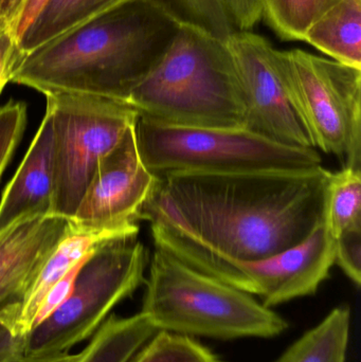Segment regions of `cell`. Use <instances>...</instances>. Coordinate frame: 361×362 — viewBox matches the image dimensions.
<instances>
[{"instance_id": "obj_1", "label": "cell", "mask_w": 361, "mask_h": 362, "mask_svg": "<svg viewBox=\"0 0 361 362\" xmlns=\"http://www.w3.org/2000/svg\"><path fill=\"white\" fill-rule=\"evenodd\" d=\"M332 172L211 173L157 176L142 209L155 248L233 259L271 257L304 242L324 221Z\"/></svg>"}, {"instance_id": "obj_2", "label": "cell", "mask_w": 361, "mask_h": 362, "mask_svg": "<svg viewBox=\"0 0 361 362\" xmlns=\"http://www.w3.org/2000/svg\"><path fill=\"white\" fill-rule=\"evenodd\" d=\"M179 25L153 0H125L28 53L12 82L45 95L127 103L158 65Z\"/></svg>"}, {"instance_id": "obj_3", "label": "cell", "mask_w": 361, "mask_h": 362, "mask_svg": "<svg viewBox=\"0 0 361 362\" xmlns=\"http://www.w3.org/2000/svg\"><path fill=\"white\" fill-rule=\"evenodd\" d=\"M127 103L140 117L165 124L244 129L243 95L226 42L194 25L180 23Z\"/></svg>"}, {"instance_id": "obj_4", "label": "cell", "mask_w": 361, "mask_h": 362, "mask_svg": "<svg viewBox=\"0 0 361 362\" xmlns=\"http://www.w3.org/2000/svg\"><path fill=\"white\" fill-rule=\"evenodd\" d=\"M144 283L141 312L158 332L231 340L273 338L288 329L285 319L249 293L158 249Z\"/></svg>"}, {"instance_id": "obj_5", "label": "cell", "mask_w": 361, "mask_h": 362, "mask_svg": "<svg viewBox=\"0 0 361 362\" xmlns=\"http://www.w3.org/2000/svg\"><path fill=\"white\" fill-rule=\"evenodd\" d=\"M135 135L140 158L155 176L307 171L322 163L316 148L285 146L245 129L182 127L138 116Z\"/></svg>"}, {"instance_id": "obj_6", "label": "cell", "mask_w": 361, "mask_h": 362, "mask_svg": "<svg viewBox=\"0 0 361 362\" xmlns=\"http://www.w3.org/2000/svg\"><path fill=\"white\" fill-rule=\"evenodd\" d=\"M273 59L313 148L361 171V69L300 49Z\"/></svg>"}, {"instance_id": "obj_7", "label": "cell", "mask_w": 361, "mask_h": 362, "mask_svg": "<svg viewBox=\"0 0 361 362\" xmlns=\"http://www.w3.org/2000/svg\"><path fill=\"white\" fill-rule=\"evenodd\" d=\"M148 264V249L136 238L91 253L65 302L25 335L23 358L64 354L93 337L112 310L144 283Z\"/></svg>"}, {"instance_id": "obj_8", "label": "cell", "mask_w": 361, "mask_h": 362, "mask_svg": "<svg viewBox=\"0 0 361 362\" xmlns=\"http://www.w3.org/2000/svg\"><path fill=\"white\" fill-rule=\"evenodd\" d=\"M54 129L55 187L51 215L71 221L99 161L136 124L129 104L89 95H45Z\"/></svg>"}, {"instance_id": "obj_9", "label": "cell", "mask_w": 361, "mask_h": 362, "mask_svg": "<svg viewBox=\"0 0 361 362\" xmlns=\"http://www.w3.org/2000/svg\"><path fill=\"white\" fill-rule=\"evenodd\" d=\"M173 257L244 293L259 296L271 308L316 293L335 265V238L322 221L304 242L264 259L244 261L201 252Z\"/></svg>"}, {"instance_id": "obj_10", "label": "cell", "mask_w": 361, "mask_h": 362, "mask_svg": "<svg viewBox=\"0 0 361 362\" xmlns=\"http://www.w3.org/2000/svg\"><path fill=\"white\" fill-rule=\"evenodd\" d=\"M225 42L241 85L244 129L285 146L314 148L276 68L273 45L250 31L232 32Z\"/></svg>"}, {"instance_id": "obj_11", "label": "cell", "mask_w": 361, "mask_h": 362, "mask_svg": "<svg viewBox=\"0 0 361 362\" xmlns=\"http://www.w3.org/2000/svg\"><path fill=\"white\" fill-rule=\"evenodd\" d=\"M156 181L140 158L133 125L99 161L70 221L81 227L139 230L142 209Z\"/></svg>"}, {"instance_id": "obj_12", "label": "cell", "mask_w": 361, "mask_h": 362, "mask_svg": "<svg viewBox=\"0 0 361 362\" xmlns=\"http://www.w3.org/2000/svg\"><path fill=\"white\" fill-rule=\"evenodd\" d=\"M139 230L81 227L69 221L67 231L40 267L19 300L0 305V319L14 335L25 337L34 327L36 312L49 289L91 253L105 245L134 240Z\"/></svg>"}, {"instance_id": "obj_13", "label": "cell", "mask_w": 361, "mask_h": 362, "mask_svg": "<svg viewBox=\"0 0 361 362\" xmlns=\"http://www.w3.org/2000/svg\"><path fill=\"white\" fill-rule=\"evenodd\" d=\"M54 187V129L46 106L40 129L0 199V232L21 219L51 215Z\"/></svg>"}, {"instance_id": "obj_14", "label": "cell", "mask_w": 361, "mask_h": 362, "mask_svg": "<svg viewBox=\"0 0 361 362\" xmlns=\"http://www.w3.org/2000/svg\"><path fill=\"white\" fill-rule=\"evenodd\" d=\"M69 221L63 217L21 219L0 232V305L25 295Z\"/></svg>"}, {"instance_id": "obj_15", "label": "cell", "mask_w": 361, "mask_h": 362, "mask_svg": "<svg viewBox=\"0 0 361 362\" xmlns=\"http://www.w3.org/2000/svg\"><path fill=\"white\" fill-rule=\"evenodd\" d=\"M303 42L334 61L361 69V0H341L307 29Z\"/></svg>"}, {"instance_id": "obj_16", "label": "cell", "mask_w": 361, "mask_h": 362, "mask_svg": "<svg viewBox=\"0 0 361 362\" xmlns=\"http://www.w3.org/2000/svg\"><path fill=\"white\" fill-rule=\"evenodd\" d=\"M157 332L142 312L126 318L110 316L81 352L78 362H131Z\"/></svg>"}, {"instance_id": "obj_17", "label": "cell", "mask_w": 361, "mask_h": 362, "mask_svg": "<svg viewBox=\"0 0 361 362\" xmlns=\"http://www.w3.org/2000/svg\"><path fill=\"white\" fill-rule=\"evenodd\" d=\"M123 1L125 0H49L19 38V48L25 57Z\"/></svg>"}, {"instance_id": "obj_18", "label": "cell", "mask_w": 361, "mask_h": 362, "mask_svg": "<svg viewBox=\"0 0 361 362\" xmlns=\"http://www.w3.org/2000/svg\"><path fill=\"white\" fill-rule=\"evenodd\" d=\"M350 327L351 310L337 306L275 362H345Z\"/></svg>"}, {"instance_id": "obj_19", "label": "cell", "mask_w": 361, "mask_h": 362, "mask_svg": "<svg viewBox=\"0 0 361 362\" xmlns=\"http://www.w3.org/2000/svg\"><path fill=\"white\" fill-rule=\"evenodd\" d=\"M324 225L334 238L361 228V171L343 168L333 173L326 189Z\"/></svg>"}, {"instance_id": "obj_20", "label": "cell", "mask_w": 361, "mask_h": 362, "mask_svg": "<svg viewBox=\"0 0 361 362\" xmlns=\"http://www.w3.org/2000/svg\"><path fill=\"white\" fill-rule=\"evenodd\" d=\"M318 15V0H263V17L284 40H303Z\"/></svg>"}, {"instance_id": "obj_21", "label": "cell", "mask_w": 361, "mask_h": 362, "mask_svg": "<svg viewBox=\"0 0 361 362\" xmlns=\"http://www.w3.org/2000/svg\"><path fill=\"white\" fill-rule=\"evenodd\" d=\"M133 362H220L209 349L189 336L159 331L144 344Z\"/></svg>"}, {"instance_id": "obj_22", "label": "cell", "mask_w": 361, "mask_h": 362, "mask_svg": "<svg viewBox=\"0 0 361 362\" xmlns=\"http://www.w3.org/2000/svg\"><path fill=\"white\" fill-rule=\"evenodd\" d=\"M179 23L194 25L220 40L235 30L220 0H153Z\"/></svg>"}, {"instance_id": "obj_23", "label": "cell", "mask_w": 361, "mask_h": 362, "mask_svg": "<svg viewBox=\"0 0 361 362\" xmlns=\"http://www.w3.org/2000/svg\"><path fill=\"white\" fill-rule=\"evenodd\" d=\"M27 125V105L10 101L0 107V178L8 167Z\"/></svg>"}, {"instance_id": "obj_24", "label": "cell", "mask_w": 361, "mask_h": 362, "mask_svg": "<svg viewBox=\"0 0 361 362\" xmlns=\"http://www.w3.org/2000/svg\"><path fill=\"white\" fill-rule=\"evenodd\" d=\"M335 264L356 286H360L361 228L343 232L335 238Z\"/></svg>"}, {"instance_id": "obj_25", "label": "cell", "mask_w": 361, "mask_h": 362, "mask_svg": "<svg viewBox=\"0 0 361 362\" xmlns=\"http://www.w3.org/2000/svg\"><path fill=\"white\" fill-rule=\"evenodd\" d=\"M235 31H250L263 18V0H220Z\"/></svg>"}, {"instance_id": "obj_26", "label": "cell", "mask_w": 361, "mask_h": 362, "mask_svg": "<svg viewBox=\"0 0 361 362\" xmlns=\"http://www.w3.org/2000/svg\"><path fill=\"white\" fill-rule=\"evenodd\" d=\"M25 55L19 48L18 40L12 29L0 30V95L8 83Z\"/></svg>"}, {"instance_id": "obj_27", "label": "cell", "mask_w": 361, "mask_h": 362, "mask_svg": "<svg viewBox=\"0 0 361 362\" xmlns=\"http://www.w3.org/2000/svg\"><path fill=\"white\" fill-rule=\"evenodd\" d=\"M82 264L83 263L78 264L73 269L70 270L64 278H61L59 282L55 283V284L49 289L48 293H46L44 299H42V303L38 306L33 327L40 325L42 321L46 320L49 316H51V315L65 302L68 296L71 293L76 274H78V269H80Z\"/></svg>"}, {"instance_id": "obj_28", "label": "cell", "mask_w": 361, "mask_h": 362, "mask_svg": "<svg viewBox=\"0 0 361 362\" xmlns=\"http://www.w3.org/2000/svg\"><path fill=\"white\" fill-rule=\"evenodd\" d=\"M23 353L25 337L14 335L0 319V362H18Z\"/></svg>"}, {"instance_id": "obj_29", "label": "cell", "mask_w": 361, "mask_h": 362, "mask_svg": "<svg viewBox=\"0 0 361 362\" xmlns=\"http://www.w3.org/2000/svg\"><path fill=\"white\" fill-rule=\"evenodd\" d=\"M48 1L49 0H27L25 1L14 27L15 36L18 42L23 32L31 25L32 21L40 14V11L44 8Z\"/></svg>"}, {"instance_id": "obj_30", "label": "cell", "mask_w": 361, "mask_h": 362, "mask_svg": "<svg viewBox=\"0 0 361 362\" xmlns=\"http://www.w3.org/2000/svg\"><path fill=\"white\" fill-rule=\"evenodd\" d=\"M25 1L27 0H0V30L10 28L14 32L15 23Z\"/></svg>"}, {"instance_id": "obj_31", "label": "cell", "mask_w": 361, "mask_h": 362, "mask_svg": "<svg viewBox=\"0 0 361 362\" xmlns=\"http://www.w3.org/2000/svg\"><path fill=\"white\" fill-rule=\"evenodd\" d=\"M81 352L78 354H70L69 352L64 354L53 355V356L37 357V358H23L18 362H78L80 361Z\"/></svg>"}, {"instance_id": "obj_32", "label": "cell", "mask_w": 361, "mask_h": 362, "mask_svg": "<svg viewBox=\"0 0 361 362\" xmlns=\"http://www.w3.org/2000/svg\"><path fill=\"white\" fill-rule=\"evenodd\" d=\"M338 1H341V0H318V2H319V15H318V17L326 12L329 8H332Z\"/></svg>"}]
</instances>
